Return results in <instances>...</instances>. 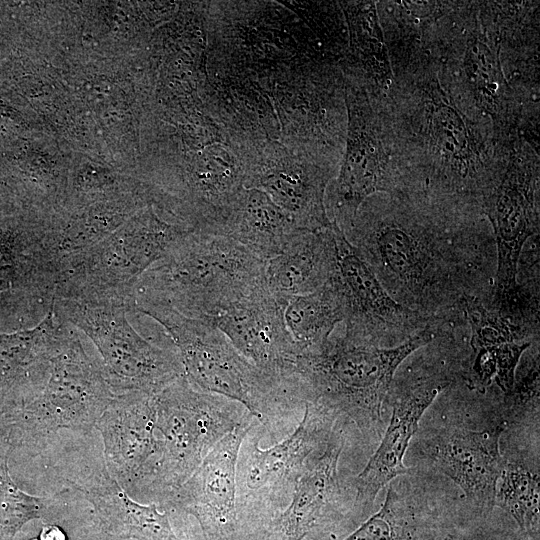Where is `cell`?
<instances>
[{
  "label": "cell",
  "mask_w": 540,
  "mask_h": 540,
  "mask_svg": "<svg viewBox=\"0 0 540 540\" xmlns=\"http://www.w3.org/2000/svg\"><path fill=\"white\" fill-rule=\"evenodd\" d=\"M451 382L449 374L434 371L417 377L398 392L378 449L353 481V507L358 520L371 510L386 484L409 471L403 461L409 442L424 412Z\"/></svg>",
  "instance_id": "cell-15"
},
{
  "label": "cell",
  "mask_w": 540,
  "mask_h": 540,
  "mask_svg": "<svg viewBox=\"0 0 540 540\" xmlns=\"http://www.w3.org/2000/svg\"><path fill=\"white\" fill-rule=\"evenodd\" d=\"M255 423V419L245 422L224 436L178 487L177 504L197 519L201 533L208 538H254L240 523L236 469L241 444Z\"/></svg>",
  "instance_id": "cell-12"
},
{
  "label": "cell",
  "mask_w": 540,
  "mask_h": 540,
  "mask_svg": "<svg viewBox=\"0 0 540 540\" xmlns=\"http://www.w3.org/2000/svg\"><path fill=\"white\" fill-rule=\"evenodd\" d=\"M463 323L460 316L437 318L393 347L345 333L331 336L321 349L300 357L296 371L300 393L305 402L347 415L364 433L377 431L398 367L420 348L454 335Z\"/></svg>",
  "instance_id": "cell-3"
},
{
  "label": "cell",
  "mask_w": 540,
  "mask_h": 540,
  "mask_svg": "<svg viewBox=\"0 0 540 540\" xmlns=\"http://www.w3.org/2000/svg\"><path fill=\"white\" fill-rule=\"evenodd\" d=\"M42 540H65L64 534L57 527H46L41 534Z\"/></svg>",
  "instance_id": "cell-27"
},
{
  "label": "cell",
  "mask_w": 540,
  "mask_h": 540,
  "mask_svg": "<svg viewBox=\"0 0 540 540\" xmlns=\"http://www.w3.org/2000/svg\"><path fill=\"white\" fill-rule=\"evenodd\" d=\"M136 311L154 319L169 333L184 376L196 389L240 403L269 430L300 406L284 381L257 368L212 322L164 308Z\"/></svg>",
  "instance_id": "cell-4"
},
{
  "label": "cell",
  "mask_w": 540,
  "mask_h": 540,
  "mask_svg": "<svg viewBox=\"0 0 540 540\" xmlns=\"http://www.w3.org/2000/svg\"><path fill=\"white\" fill-rule=\"evenodd\" d=\"M285 302L286 298L272 294L264 286L208 321L257 368L289 382L296 378L303 352L286 328Z\"/></svg>",
  "instance_id": "cell-13"
},
{
  "label": "cell",
  "mask_w": 540,
  "mask_h": 540,
  "mask_svg": "<svg viewBox=\"0 0 540 540\" xmlns=\"http://www.w3.org/2000/svg\"><path fill=\"white\" fill-rule=\"evenodd\" d=\"M328 413L317 404L305 402L304 415L295 430L266 449L260 448L259 423L246 435L238 455L236 483L238 515L247 535H257L289 502L312 455L332 435Z\"/></svg>",
  "instance_id": "cell-5"
},
{
  "label": "cell",
  "mask_w": 540,
  "mask_h": 540,
  "mask_svg": "<svg viewBox=\"0 0 540 540\" xmlns=\"http://www.w3.org/2000/svg\"><path fill=\"white\" fill-rule=\"evenodd\" d=\"M337 172L272 140L248 155L244 186L266 193L299 229L322 230L332 226L326 191Z\"/></svg>",
  "instance_id": "cell-11"
},
{
  "label": "cell",
  "mask_w": 540,
  "mask_h": 540,
  "mask_svg": "<svg viewBox=\"0 0 540 540\" xmlns=\"http://www.w3.org/2000/svg\"><path fill=\"white\" fill-rule=\"evenodd\" d=\"M42 501L20 490L10 479L6 459L0 458V525L14 534L40 515Z\"/></svg>",
  "instance_id": "cell-25"
},
{
  "label": "cell",
  "mask_w": 540,
  "mask_h": 540,
  "mask_svg": "<svg viewBox=\"0 0 540 540\" xmlns=\"http://www.w3.org/2000/svg\"><path fill=\"white\" fill-rule=\"evenodd\" d=\"M464 67L479 99L487 106H495L501 75L494 55L483 41L477 39L468 45Z\"/></svg>",
  "instance_id": "cell-26"
},
{
  "label": "cell",
  "mask_w": 540,
  "mask_h": 540,
  "mask_svg": "<svg viewBox=\"0 0 540 540\" xmlns=\"http://www.w3.org/2000/svg\"><path fill=\"white\" fill-rule=\"evenodd\" d=\"M368 197L343 231L391 297L427 320L490 301L496 270L484 212L424 191Z\"/></svg>",
  "instance_id": "cell-1"
},
{
  "label": "cell",
  "mask_w": 540,
  "mask_h": 540,
  "mask_svg": "<svg viewBox=\"0 0 540 540\" xmlns=\"http://www.w3.org/2000/svg\"><path fill=\"white\" fill-rule=\"evenodd\" d=\"M284 320L303 353L321 349L336 326L344 321L342 299L331 279L312 293L286 298Z\"/></svg>",
  "instance_id": "cell-20"
},
{
  "label": "cell",
  "mask_w": 540,
  "mask_h": 540,
  "mask_svg": "<svg viewBox=\"0 0 540 540\" xmlns=\"http://www.w3.org/2000/svg\"><path fill=\"white\" fill-rule=\"evenodd\" d=\"M333 224L336 266L331 281L342 299L345 334L380 347H393L435 320H427L396 302L343 231Z\"/></svg>",
  "instance_id": "cell-10"
},
{
  "label": "cell",
  "mask_w": 540,
  "mask_h": 540,
  "mask_svg": "<svg viewBox=\"0 0 540 540\" xmlns=\"http://www.w3.org/2000/svg\"><path fill=\"white\" fill-rule=\"evenodd\" d=\"M417 530L416 515L390 486L378 512L343 540H409Z\"/></svg>",
  "instance_id": "cell-24"
},
{
  "label": "cell",
  "mask_w": 540,
  "mask_h": 540,
  "mask_svg": "<svg viewBox=\"0 0 540 540\" xmlns=\"http://www.w3.org/2000/svg\"><path fill=\"white\" fill-rule=\"evenodd\" d=\"M341 8L346 18L350 36L348 59L355 58L356 63L344 69L348 75L373 74L379 79L389 71L388 60L380 27L377 21L375 5L368 2L342 3Z\"/></svg>",
  "instance_id": "cell-22"
},
{
  "label": "cell",
  "mask_w": 540,
  "mask_h": 540,
  "mask_svg": "<svg viewBox=\"0 0 540 540\" xmlns=\"http://www.w3.org/2000/svg\"><path fill=\"white\" fill-rule=\"evenodd\" d=\"M461 312L466 325L470 328L471 349L514 342H532L539 336V330L514 321L478 298L466 299Z\"/></svg>",
  "instance_id": "cell-23"
},
{
  "label": "cell",
  "mask_w": 540,
  "mask_h": 540,
  "mask_svg": "<svg viewBox=\"0 0 540 540\" xmlns=\"http://www.w3.org/2000/svg\"><path fill=\"white\" fill-rule=\"evenodd\" d=\"M55 310L83 331L99 350L109 385L133 393L155 394L184 376L179 354L145 340L129 323L125 301L55 297Z\"/></svg>",
  "instance_id": "cell-6"
},
{
  "label": "cell",
  "mask_w": 540,
  "mask_h": 540,
  "mask_svg": "<svg viewBox=\"0 0 540 540\" xmlns=\"http://www.w3.org/2000/svg\"><path fill=\"white\" fill-rule=\"evenodd\" d=\"M336 266L334 224L322 230L298 229L284 248L266 261L267 289L279 297L312 293L332 278Z\"/></svg>",
  "instance_id": "cell-17"
},
{
  "label": "cell",
  "mask_w": 540,
  "mask_h": 540,
  "mask_svg": "<svg viewBox=\"0 0 540 540\" xmlns=\"http://www.w3.org/2000/svg\"><path fill=\"white\" fill-rule=\"evenodd\" d=\"M154 398L156 423L163 434L157 445L158 474L175 487L193 474L224 436L255 419L240 403L196 389L185 376L155 393Z\"/></svg>",
  "instance_id": "cell-9"
},
{
  "label": "cell",
  "mask_w": 540,
  "mask_h": 540,
  "mask_svg": "<svg viewBox=\"0 0 540 540\" xmlns=\"http://www.w3.org/2000/svg\"><path fill=\"white\" fill-rule=\"evenodd\" d=\"M500 426L481 431L455 430L430 445L433 462L453 480L480 512L494 506L496 484L505 461L500 449Z\"/></svg>",
  "instance_id": "cell-16"
},
{
  "label": "cell",
  "mask_w": 540,
  "mask_h": 540,
  "mask_svg": "<svg viewBox=\"0 0 540 540\" xmlns=\"http://www.w3.org/2000/svg\"><path fill=\"white\" fill-rule=\"evenodd\" d=\"M189 230L151 212L142 215L61 264L55 297L116 299L132 306L140 277Z\"/></svg>",
  "instance_id": "cell-7"
},
{
  "label": "cell",
  "mask_w": 540,
  "mask_h": 540,
  "mask_svg": "<svg viewBox=\"0 0 540 540\" xmlns=\"http://www.w3.org/2000/svg\"><path fill=\"white\" fill-rule=\"evenodd\" d=\"M86 496L94 504L103 530L110 535L177 540L166 513H160L155 504L141 505L131 500L105 471L87 487Z\"/></svg>",
  "instance_id": "cell-19"
},
{
  "label": "cell",
  "mask_w": 540,
  "mask_h": 540,
  "mask_svg": "<svg viewBox=\"0 0 540 540\" xmlns=\"http://www.w3.org/2000/svg\"><path fill=\"white\" fill-rule=\"evenodd\" d=\"M347 113L343 156L329 197L330 220L344 231L360 205L370 196L420 191L412 177L390 157L381 121L367 89L343 77Z\"/></svg>",
  "instance_id": "cell-8"
},
{
  "label": "cell",
  "mask_w": 540,
  "mask_h": 540,
  "mask_svg": "<svg viewBox=\"0 0 540 540\" xmlns=\"http://www.w3.org/2000/svg\"><path fill=\"white\" fill-rule=\"evenodd\" d=\"M298 229L266 193L244 187L227 209L215 235L233 239L266 262L284 248Z\"/></svg>",
  "instance_id": "cell-18"
},
{
  "label": "cell",
  "mask_w": 540,
  "mask_h": 540,
  "mask_svg": "<svg viewBox=\"0 0 540 540\" xmlns=\"http://www.w3.org/2000/svg\"><path fill=\"white\" fill-rule=\"evenodd\" d=\"M342 447L341 436L332 433L298 478L287 506L264 525L259 540H305L346 520L338 477Z\"/></svg>",
  "instance_id": "cell-14"
},
{
  "label": "cell",
  "mask_w": 540,
  "mask_h": 540,
  "mask_svg": "<svg viewBox=\"0 0 540 540\" xmlns=\"http://www.w3.org/2000/svg\"><path fill=\"white\" fill-rule=\"evenodd\" d=\"M494 506L506 511L531 540H539L538 474L518 463L505 462L496 484Z\"/></svg>",
  "instance_id": "cell-21"
},
{
  "label": "cell",
  "mask_w": 540,
  "mask_h": 540,
  "mask_svg": "<svg viewBox=\"0 0 540 540\" xmlns=\"http://www.w3.org/2000/svg\"><path fill=\"white\" fill-rule=\"evenodd\" d=\"M442 540H454V537L449 535V536L445 537Z\"/></svg>",
  "instance_id": "cell-28"
},
{
  "label": "cell",
  "mask_w": 540,
  "mask_h": 540,
  "mask_svg": "<svg viewBox=\"0 0 540 540\" xmlns=\"http://www.w3.org/2000/svg\"><path fill=\"white\" fill-rule=\"evenodd\" d=\"M265 266L231 238L189 230L140 277L132 310L157 307L212 320L266 286Z\"/></svg>",
  "instance_id": "cell-2"
}]
</instances>
